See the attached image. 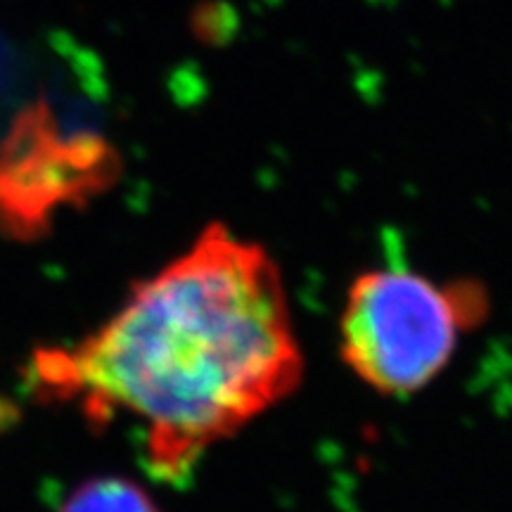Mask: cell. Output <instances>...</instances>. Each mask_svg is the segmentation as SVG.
I'll return each mask as SVG.
<instances>
[{
	"label": "cell",
	"mask_w": 512,
	"mask_h": 512,
	"mask_svg": "<svg viewBox=\"0 0 512 512\" xmlns=\"http://www.w3.org/2000/svg\"><path fill=\"white\" fill-rule=\"evenodd\" d=\"M62 512H159L138 484L119 477H102L83 484L64 503Z\"/></svg>",
	"instance_id": "cell-4"
},
{
	"label": "cell",
	"mask_w": 512,
	"mask_h": 512,
	"mask_svg": "<svg viewBox=\"0 0 512 512\" xmlns=\"http://www.w3.org/2000/svg\"><path fill=\"white\" fill-rule=\"evenodd\" d=\"M489 304L475 280H434L408 266L368 268L344 294L339 354L375 394L406 399L444 373Z\"/></svg>",
	"instance_id": "cell-2"
},
{
	"label": "cell",
	"mask_w": 512,
	"mask_h": 512,
	"mask_svg": "<svg viewBox=\"0 0 512 512\" xmlns=\"http://www.w3.org/2000/svg\"><path fill=\"white\" fill-rule=\"evenodd\" d=\"M304 366L278 261L214 223L95 335L38 351L31 382L46 399L76 403L93 425L136 420L150 470L176 484L290 399Z\"/></svg>",
	"instance_id": "cell-1"
},
{
	"label": "cell",
	"mask_w": 512,
	"mask_h": 512,
	"mask_svg": "<svg viewBox=\"0 0 512 512\" xmlns=\"http://www.w3.org/2000/svg\"><path fill=\"white\" fill-rule=\"evenodd\" d=\"M117 174V150L100 133L72 131L48 102H31L0 143V228L34 238L57 209L107 190Z\"/></svg>",
	"instance_id": "cell-3"
}]
</instances>
